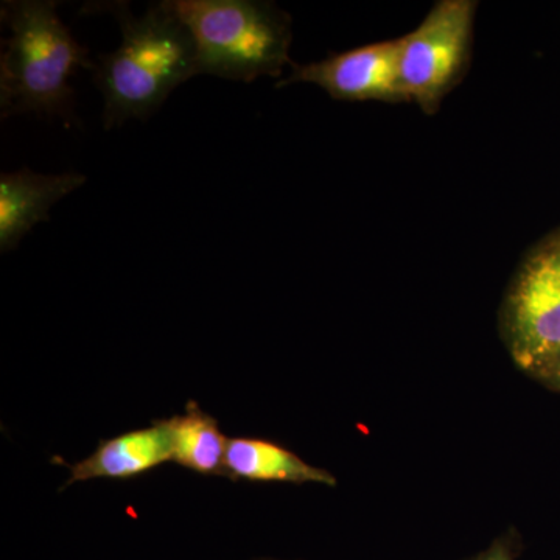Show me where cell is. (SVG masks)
<instances>
[{"instance_id": "13", "label": "cell", "mask_w": 560, "mask_h": 560, "mask_svg": "<svg viewBox=\"0 0 560 560\" xmlns=\"http://www.w3.org/2000/svg\"><path fill=\"white\" fill-rule=\"evenodd\" d=\"M259 560H280V559H259Z\"/></svg>"}, {"instance_id": "8", "label": "cell", "mask_w": 560, "mask_h": 560, "mask_svg": "<svg viewBox=\"0 0 560 560\" xmlns=\"http://www.w3.org/2000/svg\"><path fill=\"white\" fill-rule=\"evenodd\" d=\"M172 445L164 422L131 430L102 441L94 453L69 467L66 486L91 480H130L172 460Z\"/></svg>"}, {"instance_id": "10", "label": "cell", "mask_w": 560, "mask_h": 560, "mask_svg": "<svg viewBox=\"0 0 560 560\" xmlns=\"http://www.w3.org/2000/svg\"><path fill=\"white\" fill-rule=\"evenodd\" d=\"M171 440L173 463L206 477H226V451L219 420L189 401L183 415L162 419Z\"/></svg>"}, {"instance_id": "3", "label": "cell", "mask_w": 560, "mask_h": 560, "mask_svg": "<svg viewBox=\"0 0 560 560\" xmlns=\"http://www.w3.org/2000/svg\"><path fill=\"white\" fill-rule=\"evenodd\" d=\"M197 50L198 75L250 83L276 75L287 60L289 31L268 3L250 0H165Z\"/></svg>"}, {"instance_id": "9", "label": "cell", "mask_w": 560, "mask_h": 560, "mask_svg": "<svg viewBox=\"0 0 560 560\" xmlns=\"http://www.w3.org/2000/svg\"><path fill=\"white\" fill-rule=\"evenodd\" d=\"M226 478L249 482L337 485L329 471L305 463L278 442L246 436L228 441Z\"/></svg>"}, {"instance_id": "4", "label": "cell", "mask_w": 560, "mask_h": 560, "mask_svg": "<svg viewBox=\"0 0 560 560\" xmlns=\"http://www.w3.org/2000/svg\"><path fill=\"white\" fill-rule=\"evenodd\" d=\"M474 11L469 0H445L415 32L397 39L401 97L431 109L451 90L469 50Z\"/></svg>"}, {"instance_id": "5", "label": "cell", "mask_w": 560, "mask_h": 560, "mask_svg": "<svg viewBox=\"0 0 560 560\" xmlns=\"http://www.w3.org/2000/svg\"><path fill=\"white\" fill-rule=\"evenodd\" d=\"M504 330L512 359L529 375L560 355V235L523 265L508 300Z\"/></svg>"}, {"instance_id": "12", "label": "cell", "mask_w": 560, "mask_h": 560, "mask_svg": "<svg viewBox=\"0 0 560 560\" xmlns=\"http://www.w3.org/2000/svg\"><path fill=\"white\" fill-rule=\"evenodd\" d=\"M533 377L539 381L541 385L547 386V388L560 393V355L551 360L550 363L545 364Z\"/></svg>"}, {"instance_id": "11", "label": "cell", "mask_w": 560, "mask_h": 560, "mask_svg": "<svg viewBox=\"0 0 560 560\" xmlns=\"http://www.w3.org/2000/svg\"><path fill=\"white\" fill-rule=\"evenodd\" d=\"M521 552V539L517 534L506 533L492 545L470 560H515Z\"/></svg>"}, {"instance_id": "2", "label": "cell", "mask_w": 560, "mask_h": 560, "mask_svg": "<svg viewBox=\"0 0 560 560\" xmlns=\"http://www.w3.org/2000/svg\"><path fill=\"white\" fill-rule=\"evenodd\" d=\"M57 9V2L47 0H9L0 7V18L11 31L0 58L2 119L25 113L73 119L70 75L77 68L95 65Z\"/></svg>"}, {"instance_id": "6", "label": "cell", "mask_w": 560, "mask_h": 560, "mask_svg": "<svg viewBox=\"0 0 560 560\" xmlns=\"http://www.w3.org/2000/svg\"><path fill=\"white\" fill-rule=\"evenodd\" d=\"M399 43L370 44L331 55L326 60L298 66L291 79L323 88L340 101H394L401 97L399 84Z\"/></svg>"}, {"instance_id": "1", "label": "cell", "mask_w": 560, "mask_h": 560, "mask_svg": "<svg viewBox=\"0 0 560 560\" xmlns=\"http://www.w3.org/2000/svg\"><path fill=\"white\" fill-rule=\"evenodd\" d=\"M103 9L121 28L119 49L102 55L94 69L105 101L103 121L109 130L130 119H149L198 70L190 32L167 2L151 7L143 16H135L124 2Z\"/></svg>"}, {"instance_id": "7", "label": "cell", "mask_w": 560, "mask_h": 560, "mask_svg": "<svg viewBox=\"0 0 560 560\" xmlns=\"http://www.w3.org/2000/svg\"><path fill=\"white\" fill-rule=\"evenodd\" d=\"M86 183L77 172L61 175H38L21 171L0 176V250L18 248L22 238L39 221L49 220V210L62 198Z\"/></svg>"}]
</instances>
